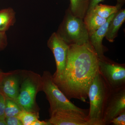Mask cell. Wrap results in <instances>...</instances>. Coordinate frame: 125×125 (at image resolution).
<instances>
[{"label": "cell", "instance_id": "7402d4cb", "mask_svg": "<svg viewBox=\"0 0 125 125\" xmlns=\"http://www.w3.org/2000/svg\"><path fill=\"white\" fill-rule=\"evenodd\" d=\"M104 0H90L89 7L87 13L93 10L94 7L97 5L100 2H103ZM117 4L123 5L125 3V0H117Z\"/></svg>", "mask_w": 125, "mask_h": 125}, {"label": "cell", "instance_id": "e0dca14e", "mask_svg": "<svg viewBox=\"0 0 125 125\" xmlns=\"http://www.w3.org/2000/svg\"><path fill=\"white\" fill-rule=\"evenodd\" d=\"M23 109L14 100L6 98L5 108V117L16 116Z\"/></svg>", "mask_w": 125, "mask_h": 125}, {"label": "cell", "instance_id": "4fadbf2b", "mask_svg": "<svg viewBox=\"0 0 125 125\" xmlns=\"http://www.w3.org/2000/svg\"><path fill=\"white\" fill-rule=\"evenodd\" d=\"M107 19L100 17L93 10L87 12L83 19L89 35L104 24Z\"/></svg>", "mask_w": 125, "mask_h": 125}, {"label": "cell", "instance_id": "277c9868", "mask_svg": "<svg viewBox=\"0 0 125 125\" xmlns=\"http://www.w3.org/2000/svg\"><path fill=\"white\" fill-rule=\"evenodd\" d=\"M56 33L69 45L89 42V34L83 20L74 15L69 8Z\"/></svg>", "mask_w": 125, "mask_h": 125}, {"label": "cell", "instance_id": "ba28073f", "mask_svg": "<svg viewBox=\"0 0 125 125\" xmlns=\"http://www.w3.org/2000/svg\"><path fill=\"white\" fill-rule=\"evenodd\" d=\"M50 115L51 125H89L87 113L76 110L57 109Z\"/></svg>", "mask_w": 125, "mask_h": 125}, {"label": "cell", "instance_id": "d4e9b609", "mask_svg": "<svg viewBox=\"0 0 125 125\" xmlns=\"http://www.w3.org/2000/svg\"><path fill=\"white\" fill-rule=\"evenodd\" d=\"M5 118H0V125H6L5 121Z\"/></svg>", "mask_w": 125, "mask_h": 125}, {"label": "cell", "instance_id": "5bb4252c", "mask_svg": "<svg viewBox=\"0 0 125 125\" xmlns=\"http://www.w3.org/2000/svg\"><path fill=\"white\" fill-rule=\"evenodd\" d=\"M15 13L13 9L0 10V32H6L15 23Z\"/></svg>", "mask_w": 125, "mask_h": 125}, {"label": "cell", "instance_id": "6da1fadb", "mask_svg": "<svg viewBox=\"0 0 125 125\" xmlns=\"http://www.w3.org/2000/svg\"><path fill=\"white\" fill-rule=\"evenodd\" d=\"M99 59L90 42L69 45L64 69L60 75L53 78L69 100L86 102L89 87L98 71Z\"/></svg>", "mask_w": 125, "mask_h": 125}, {"label": "cell", "instance_id": "7a4b0ae2", "mask_svg": "<svg viewBox=\"0 0 125 125\" xmlns=\"http://www.w3.org/2000/svg\"><path fill=\"white\" fill-rule=\"evenodd\" d=\"M111 90L98 70L88 92L90 108L88 117L89 125H104V110Z\"/></svg>", "mask_w": 125, "mask_h": 125}, {"label": "cell", "instance_id": "cb8c5ba5", "mask_svg": "<svg viewBox=\"0 0 125 125\" xmlns=\"http://www.w3.org/2000/svg\"><path fill=\"white\" fill-rule=\"evenodd\" d=\"M32 125H51L48 121H40L39 119L36 120Z\"/></svg>", "mask_w": 125, "mask_h": 125}, {"label": "cell", "instance_id": "ac0fdd59", "mask_svg": "<svg viewBox=\"0 0 125 125\" xmlns=\"http://www.w3.org/2000/svg\"><path fill=\"white\" fill-rule=\"evenodd\" d=\"M17 116L23 125H32L39 118V112L28 111L23 109Z\"/></svg>", "mask_w": 125, "mask_h": 125}, {"label": "cell", "instance_id": "484cf974", "mask_svg": "<svg viewBox=\"0 0 125 125\" xmlns=\"http://www.w3.org/2000/svg\"><path fill=\"white\" fill-rule=\"evenodd\" d=\"M1 72H1V71H0V74L1 73Z\"/></svg>", "mask_w": 125, "mask_h": 125}, {"label": "cell", "instance_id": "7c38bea8", "mask_svg": "<svg viewBox=\"0 0 125 125\" xmlns=\"http://www.w3.org/2000/svg\"><path fill=\"white\" fill-rule=\"evenodd\" d=\"M125 21V9H121L114 15L110 21L105 35L106 39L113 42L118 35V31Z\"/></svg>", "mask_w": 125, "mask_h": 125}, {"label": "cell", "instance_id": "30bf717a", "mask_svg": "<svg viewBox=\"0 0 125 125\" xmlns=\"http://www.w3.org/2000/svg\"><path fill=\"white\" fill-rule=\"evenodd\" d=\"M22 70L0 74V92L6 98L16 101L19 93Z\"/></svg>", "mask_w": 125, "mask_h": 125}, {"label": "cell", "instance_id": "2e32d148", "mask_svg": "<svg viewBox=\"0 0 125 125\" xmlns=\"http://www.w3.org/2000/svg\"><path fill=\"white\" fill-rule=\"evenodd\" d=\"M123 5L117 3L115 6L98 4L94 7L93 10L100 17L108 19L121 9Z\"/></svg>", "mask_w": 125, "mask_h": 125}, {"label": "cell", "instance_id": "8fae6325", "mask_svg": "<svg viewBox=\"0 0 125 125\" xmlns=\"http://www.w3.org/2000/svg\"><path fill=\"white\" fill-rule=\"evenodd\" d=\"M115 14L111 15L108 18L107 21L104 24L89 35V42L99 59H103L105 57L104 53L107 51V49L103 45V40L105 37L109 23Z\"/></svg>", "mask_w": 125, "mask_h": 125}, {"label": "cell", "instance_id": "603a6c76", "mask_svg": "<svg viewBox=\"0 0 125 125\" xmlns=\"http://www.w3.org/2000/svg\"><path fill=\"white\" fill-rule=\"evenodd\" d=\"M7 45V37L6 32H0V51L4 49Z\"/></svg>", "mask_w": 125, "mask_h": 125}, {"label": "cell", "instance_id": "8992f818", "mask_svg": "<svg viewBox=\"0 0 125 125\" xmlns=\"http://www.w3.org/2000/svg\"><path fill=\"white\" fill-rule=\"evenodd\" d=\"M98 70L111 90L125 86V64L105 56L99 58Z\"/></svg>", "mask_w": 125, "mask_h": 125}, {"label": "cell", "instance_id": "44dd1931", "mask_svg": "<svg viewBox=\"0 0 125 125\" xmlns=\"http://www.w3.org/2000/svg\"><path fill=\"white\" fill-rule=\"evenodd\" d=\"M5 121L6 125H23L17 116L6 117Z\"/></svg>", "mask_w": 125, "mask_h": 125}, {"label": "cell", "instance_id": "3957f363", "mask_svg": "<svg viewBox=\"0 0 125 125\" xmlns=\"http://www.w3.org/2000/svg\"><path fill=\"white\" fill-rule=\"evenodd\" d=\"M42 76L31 71L22 70L19 93L16 100L23 110L39 112L36 99L38 93L42 91Z\"/></svg>", "mask_w": 125, "mask_h": 125}, {"label": "cell", "instance_id": "ffe728a7", "mask_svg": "<svg viewBox=\"0 0 125 125\" xmlns=\"http://www.w3.org/2000/svg\"><path fill=\"white\" fill-rule=\"evenodd\" d=\"M6 98L0 92V118H5V108Z\"/></svg>", "mask_w": 125, "mask_h": 125}, {"label": "cell", "instance_id": "52a82bcc", "mask_svg": "<svg viewBox=\"0 0 125 125\" xmlns=\"http://www.w3.org/2000/svg\"><path fill=\"white\" fill-rule=\"evenodd\" d=\"M125 111V86L111 90L103 112L104 125H109L111 121Z\"/></svg>", "mask_w": 125, "mask_h": 125}, {"label": "cell", "instance_id": "5b68a950", "mask_svg": "<svg viewBox=\"0 0 125 125\" xmlns=\"http://www.w3.org/2000/svg\"><path fill=\"white\" fill-rule=\"evenodd\" d=\"M42 78V91L49 102L50 114L59 109H73L87 113V110L78 107L66 97L54 83L52 75L49 71L43 72Z\"/></svg>", "mask_w": 125, "mask_h": 125}, {"label": "cell", "instance_id": "d6986e66", "mask_svg": "<svg viewBox=\"0 0 125 125\" xmlns=\"http://www.w3.org/2000/svg\"><path fill=\"white\" fill-rule=\"evenodd\" d=\"M109 125H125V111L119 114L116 117L113 118Z\"/></svg>", "mask_w": 125, "mask_h": 125}, {"label": "cell", "instance_id": "9a60e30c", "mask_svg": "<svg viewBox=\"0 0 125 125\" xmlns=\"http://www.w3.org/2000/svg\"><path fill=\"white\" fill-rule=\"evenodd\" d=\"M90 0H70L69 9L74 15L83 19L87 13Z\"/></svg>", "mask_w": 125, "mask_h": 125}, {"label": "cell", "instance_id": "9c48e42d", "mask_svg": "<svg viewBox=\"0 0 125 125\" xmlns=\"http://www.w3.org/2000/svg\"><path fill=\"white\" fill-rule=\"evenodd\" d=\"M47 46L52 52L55 61L56 70L53 78L60 74L64 69L68 54L69 45L57 35L56 32L52 34L47 42Z\"/></svg>", "mask_w": 125, "mask_h": 125}]
</instances>
